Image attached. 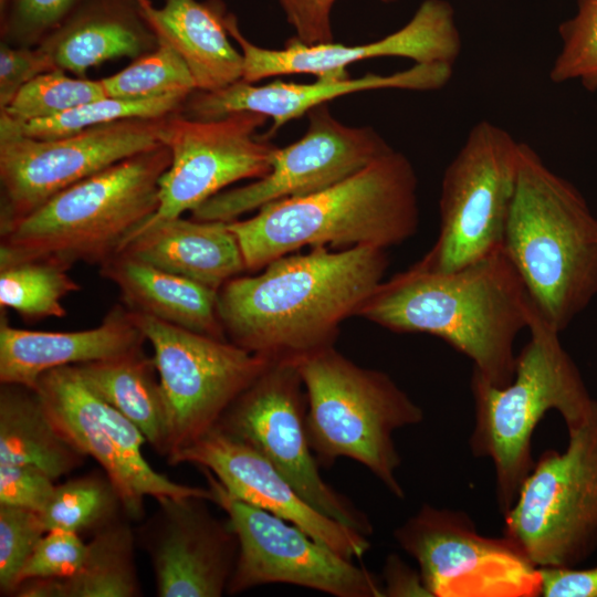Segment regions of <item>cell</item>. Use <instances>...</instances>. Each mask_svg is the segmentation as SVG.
Returning <instances> with one entry per match:
<instances>
[{
	"instance_id": "obj_1",
	"label": "cell",
	"mask_w": 597,
	"mask_h": 597,
	"mask_svg": "<svg viewBox=\"0 0 597 597\" xmlns=\"http://www.w3.org/2000/svg\"><path fill=\"white\" fill-rule=\"evenodd\" d=\"M385 249L312 247L238 275L218 291L228 341L272 362L294 360L334 346L339 325L356 316L383 282Z\"/></svg>"
},
{
	"instance_id": "obj_2",
	"label": "cell",
	"mask_w": 597,
	"mask_h": 597,
	"mask_svg": "<svg viewBox=\"0 0 597 597\" xmlns=\"http://www.w3.org/2000/svg\"><path fill=\"white\" fill-rule=\"evenodd\" d=\"M525 286L504 252L440 273L415 264L383 281L356 316L396 333H425L469 357L473 373L504 387L515 373L514 344L527 328Z\"/></svg>"
},
{
	"instance_id": "obj_3",
	"label": "cell",
	"mask_w": 597,
	"mask_h": 597,
	"mask_svg": "<svg viewBox=\"0 0 597 597\" xmlns=\"http://www.w3.org/2000/svg\"><path fill=\"white\" fill-rule=\"evenodd\" d=\"M418 178L395 149L315 193L274 201L249 219L229 221L247 271L304 247L369 245L380 249L411 238L419 226Z\"/></svg>"
},
{
	"instance_id": "obj_4",
	"label": "cell",
	"mask_w": 597,
	"mask_h": 597,
	"mask_svg": "<svg viewBox=\"0 0 597 597\" xmlns=\"http://www.w3.org/2000/svg\"><path fill=\"white\" fill-rule=\"evenodd\" d=\"M503 250L531 302L559 333L597 295V217L579 190L522 142Z\"/></svg>"
},
{
	"instance_id": "obj_5",
	"label": "cell",
	"mask_w": 597,
	"mask_h": 597,
	"mask_svg": "<svg viewBox=\"0 0 597 597\" xmlns=\"http://www.w3.org/2000/svg\"><path fill=\"white\" fill-rule=\"evenodd\" d=\"M161 144L60 191L0 229V262L51 259L101 265L159 206V179L170 165Z\"/></svg>"
},
{
	"instance_id": "obj_6",
	"label": "cell",
	"mask_w": 597,
	"mask_h": 597,
	"mask_svg": "<svg viewBox=\"0 0 597 597\" xmlns=\"http://www.w3.org/2000/svg\"><path fill=\"white\" fill-rule=\"evenodd\" d=\"M530 339L516 356L514 377L496 387L472 373L474 426L469 439L471 452L489 458L494 468L495 495L504 514L535 461L532 437L549 410H557L567 430L587 416L590 397L576 364L534 304L528 303Z\"/></svg>"
},
{
	"instance_id": "obj_7",
	"label": "cell",
	"mask_w": 597,
	"mask_h": 597,
	"mask_svg": "<svg viewBox=\"0 0 597 597\" xmlns=\"http://www.w3.org/2000/svg\"><path fill=\"white\" fill-rule=\"evenodd\" d=\"M306 394V429L320 465L338 458L366 467L396 498L401 458L392 434L420 423L423 410L389 375L362 367L332 347L296 360Z\"/></svg>"
},
{
	"instance_id": "obj_8",
	"label": "cell",
	"mask_w": 597,
	"mask_h": 597,
	"mask_svg": "<svg viewBox=\"0 0 597 597\" xmlns=\"http://www.w3.org/2000/svg\"><path fill=\"white\" fill-rule=\"evenodd\" d=\"M567 431L566 449L541 454L503 514V535L537 567H576L597 551V400Z\"/></svg>"
},
{
	"instance_id": "obj_9",
	"label": "cell",
	"mask_w": 597,
	"mask_h": 597,
	"mask_svg": "<svg viewBox=\"0 0 597 597\" xmlns=\"http://www.w3.org/2000/svg\"><path fill=\"white\" fill-rule=\"evenodd\" d=\"M520 146L521 142L490 121L471 127L442 177L438 238L416 266L453 272L503 248Z\"/></svg>"
},
{
	"instance_id": "obj_10",
	"label": "cell",
	"mask_w": 597,
	"mask_h": 597,
	"mask_svg": "<svg viewBox=\"0 0 597 597\" xmlns=\"http://www.w3.org/2000/svg\"><path fill=\"white\" fill-rule=\"evenodd\" d=\"M306 410L296 362L276 360L233 400L214 428L264 457L321 513L371 535L367 514L322 478L308 440Z\"/></svg>"
},
{
	"instance_id": "obj_11",
	"label": "cell",
	"mask_w": 597,
	"mask_h": 597,
	"mask_svg": "<svg viewBox=\"0 0 597 597\" xmlns=\"http://www.w3.org/2000/svg\"><path fill=\"white\" fill-rule=\"evenodd\" d=\"M128 312L153 347L166 398L170 431L166 458L211 431L233 400L272 363L228 339Z\"/></svg>"
},
{
	"instance_id": "obj_12",
	"label": "cell",
	"mask_w": 597,
	"mask_h": 597,
	"mask_svg": "<svg viewBox=\"0 0 597 597\" xmlns=\"http://www.w3.org/2000/svg\"><path fill=\"white\" fill-rule=\"evenodd\" d=\"M165 119L127 118L39 139L19 133L0 117V229L67 187L161 145Z\"/></svg>"
},
{
	"instance_id": "obj_13",
	"label": "cell",
	"mask_w": 597,
	"mask_h": 597,
	"mask_svg": "<svg viewBox=\"0 0 597 597\" xmlns=\"http://www.w3.org/2000/svg\"><path fill=\"white\" fill-rule=\"evenodd\" d=\"M432 597H537L540 568L510 537L481 535L462 511L423 504L394 531Z\"/></svg>"
},
{
	"instance_id": "obj_14",
	"label": "cell",
	"mask_w": 597,
	"mask_h": 597,
	"mask_svg": "<svg viewBox=\"0 0 597 597\" xmlns=\"http://www.w3.org/2000/svg\"><path fill=\"white\" fill-rule=\"evenodd\" d=\"M237 534L239 553L227 595L289 584L335 597H384L381 578L313 538L298 526L232 496L199 468Z\"/></svg>"
},
{
	"instance_id": "obj_15",
	"label": "cell",
	"mask_w": 597,
	"mask_h": 597,
	"mask_svg": "<svg viewBox=\"0 0 597 597\" xmlns=\"http://www.w3.org/2000/svg\"><path fill=\"white\" fill-rule=\"evenodd\" d=\"M59 431L98 462L116 488L126 514L144 516V499L200 496L213 501L208 486L177 483L145 459V436L126 416L102 399L74 366L45 371L34 388Z\"/></svg>"
},
{
	"instance_id": "obj_16",
	"label": "cell",
	"mask_w": 597,
	"mask_h": 597,
	"mask_svg": "<svg viewBox=\"0 0 597 597\" xmlns=\"http://www.w3.org/2000/svg\"><path fill=\"white\" fill-rule=\"evenodd\" d=\"M268 119L248 111L213 119L166 117L161 143L171 160L159 179L158 209L148 220L181 217L234 182L265 176L277 147L258 134Z\"/></svg>"
},
{
	"instance_id": "obj_17",
	"label": "cell",
	"mask_w": 597,
	"mask_h": 597,
	"mask_svg": "<svg viewBox=\"0 0 597 597\" xmlns=\"http://www.w3.org/2000/svg\"><path fill=\"white\" fill-rule=\"evenodd\" d=\"M306 115L304 135L285 147H276L265 176L214 195L192 210L190 218L233 221L268 203L321 191L392 150L376 129L345 125L327 104Z\"/></svg>"
},
{
	"instance_id": "obj_18",
	"label": "cell",
	"mask_w": 597,
	"mask_h": 597,
	"mask_svg": "<svg viewBox=\"0 0 597 597\" xmlns=\"http://www.w3.org/2000/svg\"><path fill=\"white\" fill-rule=\"evenodd\" d=\"M224 23L243 57L241 80L250 83L277 75L313 74L318 77L327 73L345 74L346 67L355 62L387 56L453 66L462 50L454 9L447 0L422 1L402 28L359 45L335 42L305 44L292 38L282 49H266L243 35L233 13H227Z\"/></svg>"
},
{
	"instance_id": "obj_19",
	"label": "cell",
	"mask_w": 597,
	"mask_h": 597,
	"mask_svg": "<svg viewBox=\"0 0 597 597\" xmlns=\"http://www.w3.org/2000/svg\"><path fill=\"white\" fill-rule=\"evenodd\" d=\"M135 531L148 554L159 597H220L235 567L239 542L229 520L214 516L208 499L160 498Z\"/></svg>"
},
{
	"instance_id": "obj_20",
	"label": "cell",
	"mask_w": 597,
	"mask_h": 597,
	"mask_svg": "<svg viewBox=\"0 0 597 597\" xmlns=\"http://www.w3.org/2000/svg\"><path fill=\"white\" fill-rule=\"evenodd\" d=\"M166 459L207 469L235 499L298 526L346 558L370 549L368 536L313 507L264 457L217 428Z\"/></svg>"
},
{
	"instance_id": "obj_21",
	"label": "cell",
	"mask_w": 597,
	"mask_h": 597,
	"mask_svg": "<svg viewBox=\"0 0 597 597\" xmlns=\"http://www.w3.org/2000/svg\"><path fill=\"white\" fill-rule=\"evenodd\" d=\"M452 72L453 66L448 64L415 63L388 75L367 73L350 78L348 73H327L313 83L279 80L256 85L239 80L217 91H195L185 101L180 114L193 119H213L234 112L259 113L272 119L263 135L270 139L284 124L336 97L384 88L436 91L449 83Z\"/></svg>"
},
{
	"instance_id": "obj_22",
	"label": "cell",
	"mask_w": 597,
	"mask_h": 597,
	"mask_svg": "<svg viewBox=\"0 0 597 597\" xmlns=\"http://www.w3.org/2000/svg\"><path fill=\"white\" fill-rule=\"evenodd\" d=\"M0 383L35 388L48 370L113 358L146 342L125 306H114L93 328L46 332L18 328L0 310Z\"/></svg>"
},
{
	"instance_id": "obj_23",
	"label": "cell",
	"mask_w": 597,
	"mask_h": 597,
	"mask_svg": "<svg viewBox=\"0 0 597 597\" xmlns=\"http://www.w3.org/2000/svg\"><path fill=\"white\" fill-rule=\"evenodd\" d=\"M158 44L138 0H78L40 46L56 69L84 77L100 64L136 59Z\"/></svg>"
},
{
	"instance_id": "obj_24",
	"label": "cell",
	"mask_w": 597,
	"mask_h": 597,
	"mask_svg": "<svg viewBox=\"0 0 597 597\" xmlns=\"http://www.w3.org/2000/svg\"><path fill=\"white\" fill-rule=\"evenodd\" d=\"M119 251L217 292L247 271L239 242L223 221L147 220Z\"/></svg>"
},
{
	"instance_id": "obj_25",
	"label": "cell",
	"mask_w": 597,
	"mask_h": 597,
	"mask_svg": "<svg viewBox=\"0 0 597 597\" xmlns=\"http://www.w3.org/2000/svg\"><path fill=\"white\" fill-rule=\"evenodd\" d=\"M138 2L156 35L187 64L196 91H217L242 78L243 57L229 40L221 0H164L160 8L150 0Z\"/></svg>"
},
{
	"instance_id": "obj_26",
	"label": "cell",
	"mask_w": 597,
	"mask_h": 597,
	"mask_svg": "<svg viewBox=\"0 0 597 597\" xmlns=\"http://www.w3.org/2000/svg\"><path fill=\"white\" fill-rule=\"evenodd\" d=\"M124 306L166 323L227 339L217 311L218 292L118 251L100 265Z\"/></svg>"
},
{
	"instance_id": "obj_27",
	"label": "cell",
	"mask_w": 597,
	"mask_h": 597,
	"mask_svg": "<svg viewBox=\"0 0 597 597\" xmlns=\"http://www.w3.org/2000/svg\"><path fill=\"white\" fill-rule=\"evenodd\" d=\"M74 367L94 392L138 427L158 454L168 455V408L153 357L139 348Z\"/></svg>"
},
{
	"instance_id": "obj_28",
	"label": "cell",
	"mask_w": 597,
	"mask_h": 597,
	"mask_svg": "<svg viewBox=\"0 0 597 597\" xmlns=\"http://www.w3.org/2000/svg\"><path fill=\"white\" fill-rule=\"evenodd\" d=\"M124 514L93 534L81 567L64 578L21 582L14 597H138L142 587L135 563L136 535Z\"/></svg>"
},
{
	"instance_id": "obj_29",
	"label": "cell",
	"mask_w": 597,
	"mask_h": 597,
	"mask_svg": "<svg viewBox=\"0 0 597 597\" xmlns=\"http://www.w3.org/2000/svg\"><path fill=\"white\" fill-rule=\"evenodd\" d=\"M86 459L55 427L35 389L1 384L0 464L33 465L56 480Z\"/></svg>"
},
{
	"instance_id": "obj_30",
	"label": "cell",
	"mask_w": 597,
	"mask_h": 597,
	"mask_svg": "<svg viewBox=\"0 0 597 597\" xmlns=\"http://www.w3.org/2000/svg\"><path fill=\"white\" fill-rule=\"evenodd\" d=\"M70 269L51 259L0 262V310H12L28 323L64 317L63 297L81 290Z\"/></svg>"
},
{
	"instance_id": "obj_31",
	"label": "cell",
	"mask_w": 597,
	"mask_h": 597,
	"mask_svg": "<svg viewBox=\"0 0 597 597\" xmlns=\"http://www.w3.org/2000/svg\"><path fill=\"white\" fill-rule=\"evenodd\" d=\"M126 514L122 499L102 470L55 485L40 516L45 531L95 533ZM127 515V514H126Z\"/></svg>"
},
{
	"instance_id": "obj_32",
	"label": "cell",
	"mask_w": 597,
	"mask_h": 597,
	"mask_svg": "<svg viewBox=\"0 0 597 597\" xmlns=\"http://www.w3.org/2000/svg\"><path fill=\"white\" fill-rule=\"evenodd\" d=\"M189 95L169 94L150 98L102 97L62 114L23 124L4 118L19 133L50 139L78 133L90 127L127 118H161L181 112Z\"/></svg>"
},
{
	"instance_id": "obj_33",
	"label": "cell",
	"mask_w": 597,
	"mask_h": 597,
	"mask_svg": "<svg viewBox=\"0 0 597 597\" xmlns=\"http://www.w3.org/2000/svg\"><path fill=\"white\" fill-rule=\"evenodd\" d=\"M157 46L134 59L119 72L101 78L108 97L150 98L196 91L191 72L178 52L163 38Z\"/></svg>"
},
{
	"instance_id": "obj_34",
	"label": "cell",
	"mask_w": 597,
	"mask_h": 597,
	"mask_svg": "<svg viewBox=\"0 0 597 597\" xmlns=\"http://www.w3.org/2000/svg\"><path fill=\"white\" fill-rule=\"evenodd\" d=\"M106 96L100 80L72 77L55 69L25 84L0 111V115L14 124H23L49 118Z\"/></svg>"
},
{
	"instance_id": "obj_35",
	"label": "cell",
	"mask_w": 597,
	"mask_h": 597,
	"mask_svg": "<svg viewBox=\"0 0 597 597\" xmlns=\"http://www.w3.org/2000/svg\"><path fill=\"white\" fill-rule=\"evenodd\" d=\"M561 50L548 73L554 84L573 80L597 92V0H578L576 14L558 27Z\"/></svg>"
},
{
	"instance_id": "obj_36",
	"label": "cell",
	"mask_w": 597,
	"mask_h": 597,
	"mask_svg": "<svg viewBox=\"0 0 597 597\" xmlns=\"http://www.w3.org/2000/svg\"><path fill=\"white\" fill-rule=\"evenodd\" d=\"M45 533L39 512L0 504L1 596H12L23 565Z\"/></svg>"
},
{
	"instance_id": "obj_37",
	"label": "cell",
	"mask_w": 597,
	"mask_h": 597,
	"mask_svg": "<svg viewBox=\"0 0 597 597\" xmlns=\"http://www.w3.org/2000/svg\"><path fill=\"white\" fill-rule=\"evenodd\" d=\"M78 0H8L0 13L1 41L38 46L67 18Z\"/></svg>"
},
{
	"instance_id": "obj_38",
	"label": "cell",
	"mask_w": 597,
	"mask_h": 597,
	"mask_svg": "<svg viewBox=\"0 0 597 597\" xmlns=\"http://www.w3.org/2000/svg\"><path fill=\"white\" fill-rule=\"evenodd\" d=\"M86 552L87 543L80 534L64 530L48 531L23 565L18 585L27 579L69 577L81 567Z\"/></svg>"
},
{
	"instance_id": "obj_39",
	"label": "cell",
	"mask_w": 597,
	"mask_h": 597,
	"mask_svg": "<svg viewBox=\"0 0 597 597\" xmlns=\"http://www.w3.org/2000/svg\"><path fill=\"white\" fill-rule=\"evenodd\" d=\"M48 53L40 46H13L0 43V111L18 92L36 76L55 70Z\"/></svg>"
},
{
	"instance_id": "obj_40",
	"label": "cell",
	"mask_w": 597,
	"mask_h": 597,
	"mask_svg": "<svg viewBox=\"0 0 597 597\" xmlns=\"http://www.w3.org/2000/svg\"><path fill=\"white\" fill-rule=\"evenodd\" d=\"M54 490V480L36 467L0 464V504L40 513Z\"/></svg>"
},
{
	"instance_id": "obj_41",
	"label": "cell",
	"mask_w": 597,
	"mask_h": 597,
	"mask_svg": "<svg viewBox=\"0 0 597 597\" xmlns=\"http://www.w3.org/2000/svg\"><path fill=\"white\" fill-rule=\"evenodd\" d=\"M394 3L398 0H378ZM289 24L305 44L334 42L332 9L336 0H279Z\"/></svg>"
},
{
	"instance_id": "obj_42",
	"label": "cell",
	"mask_w": 597,
	"mask_h": 597,
	"mask_svg": "<svg viewBox=\"0 0 597 597\" xmlns=\"http://www.w3.org/2000/svg\"><path fill=\"white\" fill-rule=\"evenodd\" d=\"M538 568L542 597H597V566Z\"/></svg>"
},
{
	"instance_id": "obj_43",
	"label": "cell",
	"mask_w": 597,
	"mask_h": 597,
	"mask_svg": "<svg viewBox=\"0 0 597 597\" xmlns=\"http://www.w3.org/2000/svg\"><path fill=\"white\" fill-rule=\"evenodd\" d=\"M383 593L387 597H431L419 572L409 567L399 556L388 555L381 575Z\"/></svg>"
},
{
	"instance_id": "obj_44",
	"label": "cell",
	"mask_w": 597,
	"mask_h": 597,
	"mask_svg": "<svg viewBox=\"0 0 597 597\" xmlns=\"http://www.w3.org/2000/svg\"><path fill=\"white\" fill-rule=\"evenodd\" d=\"M8 3V0H0V13L3 12Z\"/></svg>"
}]
</instances>
